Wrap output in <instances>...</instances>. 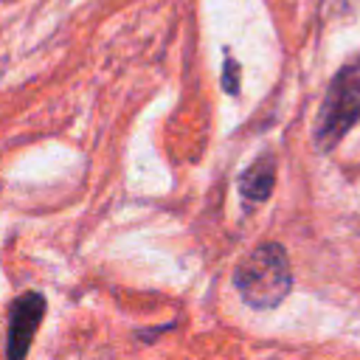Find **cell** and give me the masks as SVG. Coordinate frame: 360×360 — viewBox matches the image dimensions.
I'll return each mask as SVG.
<instances>
[{
    "mask_svg": "<svg viewBox=\"0 0 360 360\" xmlns=\"http://www.w3.org/2000/svg\"><path fill=\"white\" fill-rule=\"evenodd\" d=\"M233 287L250 309H276L292 290L287 250L278 242L256 245L233 270Z\"/></svg>",
    "mask_w": 360,
    "mask_h": 360,
    "instance_id": "1",
    "label": "cell"
},
{
    "mask_svg": "<svg viewBox=\"0 0 360 360\" xmlns=\"http://www.w3.org/2000/svg\"><path fill=\"white\" fill-rule=\"evenodd\" d=\"M354 3H357V0H323V6H326V8H332L335 14H343V11L354 8Z\"/></svg>",
    "mask_w": 360,
    "mask_h": 360,
    "instance_id": "6",
    "label": "cell"
},
{
    "mask_svg": "<svg viewBox=\"0 0 360 360\" xmlns=\"http://www.w3.org/2000/svg\"><path fill=\"white\" fill-rule=\"evenodd\" d=\"M360 121V53L346 62L329 82L312 127V141L321 152L335 149Z\"/></svg>",
    "mask_w": 360,
    "mask_h": 360,
    "instance_id": "2",
    "label": "cell"
},
{
    "mask_svg": "<svg viewBox=\"0 0 360 360\" xmlns=\"http://www.w3.org/2000/svg\"><path fill=\"white\" fill-rule=\"evenodd\" d=\"M48 301L37 290L20 292L8 304V318H6V360H25L28 349L37 338V329L45 318Z\"/></svg>",
    "mask_w": 360,
    "mask_h": 360,
    "instance_id": "3",
    "label": "cell"
},
{
    "mask_svg": "<svg viewBox=\"0 0 360 360\" xmlns=\"http://www.w3.org/2000/svg\"><path fill=\"white\" fill-rule=\"evenodd\" d=\"M276 186V158L273 155H262L256 163H250L242 174H239V191L248 202H264L270 197Z\"/></svg>",
    "mask_w": 360,
    "mask_h": 360,
    "instance_id": "4",
    "label": "cell"
},
{
    "mask_svg": "<svg viewBox=\"0 0 360 360\" xmlns=\"http://www.w3.org/2000/svg\"><path fill=\"white\" fill-rule=\"evenodd\" d=\"M222 90L228 96H239V62L233 56H225V68H222Z\"/></svg>",
    "mask_w": 360,
    "mask_h": 360,
    "instance_id": "5",
    "label": "cell"
}]
</instances>
